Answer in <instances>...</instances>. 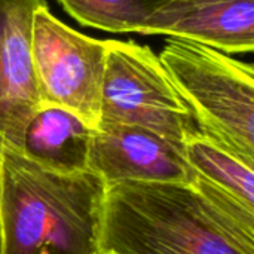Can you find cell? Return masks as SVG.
I'll return each mask as SVG.
<instances>
[{
    "mask_svg": "<svg viewBox=\"0 0 254 254\" xmlns=\"http://www.w3.org/2000/svg\"><path fill=\"white\" fill-rule=\"evenodd\" d=\"M144 34L189 40L226 55L254 52V0H170Z\"/></svg>",
    "mask_w": 254,
    "mask_h": 254,
    "instance_id": "cell-9",
    "label": "cell"
},
{
    "mask_svg": "<svg viewBox=\"0 0 254 254\" xmlns=\"http://www.w3.org/2000/svg\"><path fill=\"white\" fill-rule=\"evenodd\" d=\"M98 124L147 128L183 146L198 129L159 55L132 40H109Z\"/></svg>",
    "mask_w": 254,
    "mask_h": 254,
    "instance_id": "cell-4",
    "label": "cell"
},
{
    "mask_svg": "<svg viewBox=\"0 0 254 254\" xmlns=\"http://www.w3.org/2000/svg\"><path fill=\"white\" fill-rule=\"evenodd\" d=\"M46 0H0V146L15 147L42 104L33 65V21Z\"/></svg>",
    "mask_w": 254,
    "mask_h": 254,
    "instance_id": "cell-8",
    "label": "cell"
},
{
    "mask_svg": "<svg viewBox=\"0 0 254 254\" xmlns=\"http://www.w3.org/2000/svg\"><path fill=\"white\" fill-rule=\"evenodd\" d=\"M0 254H3V235H1V219H0Z\"/></svg>",
    "mask_w": 254,
    "mask_h": 254,
    "instance_id": "cell-12",
    "label": "cell"
},
{
    "mask_svg": "<svg viewBox=\"0 0 254 254\" xmlns=\"http://www.w3.org/2000/svg\"><path fill=\"white\" fill-rule=\"evenodd\" d=\"M103 254H243L186 183L109 186Z\"/></svg>",
    "mask_w": 254,
    "mask_h": 254,
    "instance_id": "cell-2",
    "label": "cell"
},
{
    "mask_svg": "<svg viewBox=\"0 0 254 254\" xmlns=\"http://www.w3.org/2000/svg\"><path fill=\"white\" fill-rule=\"evenodd\" d=\"M109 40L85 36L57 19L49 6L33 21V65L42 103L65 107L97 128Z\"/></svg>",
    "mask_w": 254,
    "mask_h": 254,
    "instance_id": "cell-5",
    "label": "cell"
},
{
    "mask_svg": "<svg viewBox=\"0 0 254 254\" xmlns=\"http://www.w3.org/2000/svg\"><path fill=\"white\" fill-rule=\"evenodd\" d=\"M107 189L91 170L55 171L0 146L3 254H103Z\"/></svg>",
    "mask_w": 254,
    "mask_h": 254,
    "instance_id": "cell-1",
    "label": "cell"
},
{
    "mask_svg": "<svg viewBox=\"0 0 254 254\" xmlns=\"http://www.w3.org/2000/svg\"><path fill=\"white\" fill-rule=\"evenodd\" d=\"M95 127L74 112L42 103L28 118L15 147L30 161L61 173L86 171Z\"/></svg>",
    "mask_w": 254,
    "mask_h": 254,
    "instance_id": "cell-10",
    "label": "cell"
},
{
    "mask_svg": "<svg viewBox=\"0 0 254 254\" xmlns=\"http://www.w3.org/2000/svg\"><path fill=\"white\" fill-rule=\"evenodd\" d=\"M185 150L192 186L208 214L243 254H254V167L196 129Z\"/></svg>",
    "mask_w": 254,
    "mask_h": 254,
    "instance_id": "cell-6",
    "label": "cell"
},
{
    "mask_svg": "<svg viewBox=\"0 0 254 254\" xmlns=\"http://www.w3.org/2000/svg\"><path fill=\"white\" fill-rule=\"evenodd\" d=\"M88 168L107 186L127 182L190 185L193 180L183 144L147 128L125 124L97 125Z\"/></svg>",
    "mask_w": 254,
    "mask_h": 254,
    "instance_id": "cell-7",
    "label": "cell"
},
{
    "mask_svg": "<svg viewBox=\"0 0 254 254\" xmlns=\"http://www.w3.org/2000/svg\"><path fill=\"white\" fill-rule=\"evenodd\" d=\"M159 58L198 129L254 167V64L174 37Z\"/></svg>",
    "mask_w": 254,
    "mask_h": 254,
    "instance_id": "cell-3",
    "label": "cell"
},
{
    "mask_svg": "<svg viewBox=\"0 0 254 254\" xmlns=\"http://www.w3.org/2000/svg\"><path fill=\"white\" fill-rule=\"evenodd\" d=\"M170 0H58L64 10L85 27L110 33H140Z\"/></svg>",
    "mask_w": 254,
    "mask_h": 254,
    "instance_id": "cell-11",
    "label": "cell"
}]
</instances>
